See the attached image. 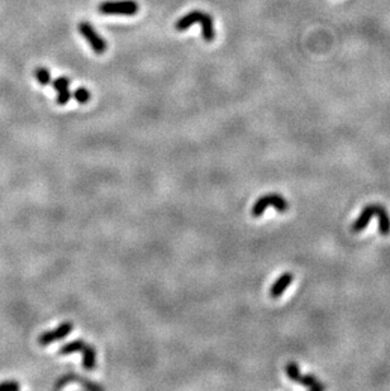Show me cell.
<instances>
[{
  "label": "cell",
  "instance_id": "16",
  "mask_svg": "<svg viewBox=\"0 0 390 391\" xmlns=\"http://www.w3.org/2000/svg\"><path fill=\"white\" fill-rule=\"evenodd\" d=\"M52 86H54L56 91H61V90L68 89V86H70V79H68L67 76H60V78L54 80Z\"/></svg>",
  "mask_w": 390,
  "mask_h": 391
},
{
  "label": "cell",
  "instance_id": "14",
  "mask_svg": "<svg viewBox=\"0 0 390 391\" xmlns=\"http://www.w3.org/2000/svg\"><path fill=\"white\" fill-rule=\"evenodd\" d=\"M34 75H36L37 81L41 85H49L51 82V74L47 70L46 67H37L34 71Z\"/></svg>",
  "mask_w": 390,
  "mask_h": 391
},
{
  "label": "cell",
  "instance_id": "3",
  "mask_svg": "<svg viewBox=\"0 0 390 391\" xmlns=\"http://www.w3.org/2000/svg\"><path fill=\"white\" fill-rule=\"evenodd\" d=\"M79 32L81 36L84 37L85 41L90 44L91 50L98 55H102L107 51L108 43L99 33L94 29V27L90 25L89 22H81L79 25Z\"/></svg>",
  "mask_w": 390,
  "mask_h": 391
},
{
  "label": "cell",
  "instance_id": "12",
  "mask_svg": "<svg viewBox=\"0 0 390 391\" xmlns=\"http://www.w3.org/2000/svg\"><path fill=\"white\" fill-rule=\"evenodd\" d=\"M85 343L86 342H85V340H83V339L73 340V342L63 344L62 347L60 348V351H58V353H60V355H71V353L80 352V351L83 350Z\"/></svg>",
  "mask_w": 390,
  "mask_h": 391
},
{
  "label": "cell",
  "instance_id": "10",
  "mask_svg": "<svg viewBox=\"0 0 390 391\" xmlns=\"http://www.w3.org/2000/svg\"><path fill=\"white\" fill-rule=\"evenodd\" d=\"M83 355V367L86 371H91L97 367V351L93 346L85 343L83 350L80 351Z\"/></svg>",
  "mask_w": 390,
  "mask_h": 391
},
{
  "label": "cell",
  "instance_id": "15",
  "mask_svg": "<svg viewBox=\"0 0 390 391\" xmlns=\"http://www.w3.org/2000/svg\"><path fill=\"white\" fill-rule=\"evenodd\" d=\"M73 95L74 99L78 103H80V104H86V103H89L90 98H91V94H90V91L86 87H78Z\"/></svg>",
  "mask_w": 390,
  "mask_h": 391
},
{
  "label": "cell",
  "instance_id": "7",
  "mask_svg": "<svg viewBox=\"0 0 390 391\" xmlns=\"http://www.w3.org/2000/svg\"><path fill=\"white\" fill-rule=\"evenodd\" d=\"M201 15H203V12H200V10H192V12L185 14L184 17H181L175 23V29L179 32L187 31V29H189L193 25L200 22Z\"/></svg>",
  "mask_w": 390,
  "mask_h": 391
},
{
  "label": "cell",
  "instance_id": "18",
  "mask_svg": "<svg viewBox=\"0 0 390 391\" xmlns=\"http://www.w3.org/2000/svg\"><path fill=\"white\" fill-rule=\"evenodd\" d=\"M20 389V385L14 380H7L0 384V391H17Z\"/></svg>",
  "mask_w": 390,
  "mask_h": 391
},
{
  "label": "cell",
  "instance_id": "11",
  "mask_svg": "<svg viewBox=\"0 0 390 391\" xmlns=\"http://www.w3.org/2000/svg\"><path fill=\"white\" fill-rule=\"evenodd\" d=\"M299 384H302L303 386L308 387V389H310L312 391H322L325 389V386L320 384L319 380L315 376H313V375H302V379L301 381H299Z\"/></svg>",
  "mask_w": 390,
  "mask_h": 391
},
{
  "label": "cell",
  "instance_id": "1",
  "mask_svg": "<svg viewBox=\"0 0 390 391\" xmlns=\"http://www.w3.org/2000/svg\"><path fill=\"white\" fill-rule=\"evenodd\" d=\"M99 12L108 15H134L139 13V3L134 0H108L99 4Z\"/></svg>",
  "mask_w": 390,
  "mask_h": 391
},
{
  "label": "cell",
  "instance_id": "13",
  "mask_svg": "<svg viewBox=\"0 0 390 391\" xmlns=\"http://www.w3.org/2000/svg\"><path fill=\"white\" fill-rule=\"evenodd\" d=\"M285 372L291 381L298 382L299 384V381H301L302 379V372H301V369H299V366L296 365L295 362H289L285 367Z\"/></svg>",
  "mask_w": 390,
  "mask_h": 391
},
{
  "label": "cell",
  "instance_id": "17",
  "mask_svg": "<svg viewBox=\"0 0 390 391\" xmlns=\"http://www.w3.org/2000/svg\"><path fill=\"white\" fill-rule=\"evenodd\" d=\"M57 93L58 94H57V98H56V102H57L58 105L67 104V103L70 102L71 97H73V94H71L68 89L61 90V91H57Z\"/></svg>",
  "mask_w": 390,
  "mask_h": 391
},
{
  "label": "cell",
  "instance_id": "2",
  "mask_svg": "<svg viewBox=\"0 0 390 391\" xmlns=\"http://www.w3.org/2000/svg\"><path fill=\"white\" fill-rule=\"evenodd\" d=\"M274 206L279 213H285L289 208V203L281 196L280 194H266L262 195L256 203L254 204L251 209V215L255 218L261 217L269 206Z\"/></svg>",
  "mask_w": 390,
  "mask_h": 391
},
{
  "label": "cell",
  "instance_id": "4",
  "mask_svg": "<svg viewBox=\"0 0 390 391\" xmlns=\"http://www.w3.org/2000/svg\"><path fill=\"white\" fill-rule=\"evenodd\" d=\"M73 329L74 324L71 323V321H65V323L60 324L57 328L42 333L41 336L38 337L39 346H49L51 344V343L57 342V340L66 338V337L73 332Z\"/></svg>",
  "mask_w": 390,
  "mask_h": 391
},
{
  "label": "cell",
  "instance_id": "8",
  "mask_svg": "<svg viewBox=\"0 0 390 391\" xmlns=\"http://www.w3.org/2000/svg\"><path fill=\"white\" fill-rule=\"evenodd\" d=\"M201 25V36L205 42H212L216 38V31H214L213 18L208 13H203L200 19Z\"/></svg>",
  "mask_w": 390,
  "mask_h": 391
},
{
  "label": "cell",
  "instance_id": "9",
  "mask_svg": "<svg viewBox=\"0 0 390 391\" xmlns=\"http://www.w3.org/2000/svg\"><path fill=\"white\" fill-rule=\"evenodd\" d=\"M375 215H378L379 233L381 236L390 235V215L384 206L375 204Z\"/></svg>",
  "mask_w": 390,
  "mask_h": 391
},
{
  "label": "cell",
  "instance_id": "6",
  "mask_svg": "<svg viewBox=\"0 0 390 391\" xmlns=\"http://www.w3.org/2000/svg\"><path fill=\"white\" fill-rule=\"evenodd\" d=\"M293 279H294L293 273L290 272L283 273V275H281L280 278L275 281L274 285L271 286V289H270V296H271L272 299H278V297H280L281 295L284 294V291H285V290L290 286V284L293 283Z\"/></svg>",
  "mask_w": 390,
  "mask_h": 391
},
{
  "label": "cell",
  "instance_id": "5",
  "mask_svg": "<svg viewBox=\"0 0 390 391\" xmlns=\"http://www.w3.org/2000/svg\"><path fill=\"white\" fill-rule=\"evenodd\" d=\"M375 215V204L374 205H366L365 208L362 209L361 214L357 217V219L355 220L354 224H352L351 231L354 233H360L368 227L369 223L371 222L373 217Z\"/></svg>",
  "mask_w": 390,
  "mask_h": 391
}]
</instances>
